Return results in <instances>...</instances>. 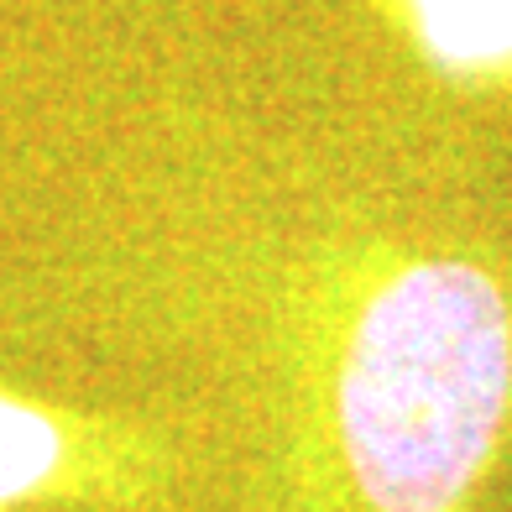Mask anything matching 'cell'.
Instances as JSON below:
<instances>
[{"mask_svg": "<svg viewBox=\"0 0 512 512\" xmlns=\"http://www.w3.org/2000/svg\"><path fill=\"white\" fill-rule=\"evenodd\" d=\"M512 434V293L465 251L314 236L267 304L262 512H476Z\"/></svg>", "mask_w": 512, "mask_h": 512, "instance_id": "cell-1", "label": "cell"}, {"mask_svg": "<svg viewBox=\"0 0 512 512\" xmlns=\"http://www.w3.org/2000/svg\"><path fill=\"white\" fill-rule=\"evenodd\" d=\"M173 486L178 460L157 429L0 382V512H162Z\"/></svg>", "mask_w": 512, "mask_h": 512, "instance_id": "cell-2", "label": "cell"}, {"mask_svg": "<svg viewBox=\"0 0 512 512\" xmlns=\"http://www.w3.org/2000/svg\"><path fill=\"white\" fill-rule=\"evenodd\" d=\"M439 84L512 95V0H371Z\"/></svg>", "mask_w": 512, "mask_h": 512, "instance_id": "cell-3", "label": "cell"}]
</instances>
